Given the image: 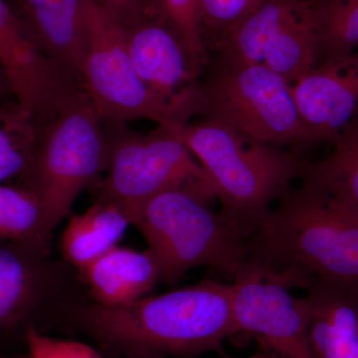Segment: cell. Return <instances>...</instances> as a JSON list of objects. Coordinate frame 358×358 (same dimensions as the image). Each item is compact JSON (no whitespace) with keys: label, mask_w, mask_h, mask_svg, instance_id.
I'll list each match as a JSON object with an SVG mask.
<instances>
[{"label":"cell","mask_w":358,"mask_h":358,"mask_svg":"<svg viewBox=\"0 0 358 358\" xmlns=\"http://www.w3.org/2000/svg\"><path fill=\"white\" fill-rule=\"evenodd\" d=\"M232 301V285L212 280L121 307L89 296L70 308L57 329L86 334L110 358H199L221 352L224 341L236 334Z\"/></svg>","instance_id":"obj_1"},{"label":"cell","mask_w":358,"mask_h":358,"mask_svg":"<svg viewBox=\"0 0 358 358\" xmlns=\"http://www.w3.org/2000/svg\"><path fill=\"white\" fill-rule=\"evenodd\" d=\"M251 259L291 289L312 279L358 280V207L303 181L258 226Z\"/></svg>","instance_id":"obj_2"},{"label":"cell","mask_w":358,"mask_h":358,"mask_svg":"<svg viewBox=\"0 0 358 358\" xmlns=\"http://www.w3.org/2000/svg\"><path fill=\"white\" fill-rule=\"evenodd\" d=\"M34 148L21 180L38 197L50 232L85 188L95 185L109 162L102 120L81 82L62 87L32 115Z\"/></svg>","instance_id":"obj_3"},{"label":"cell","mask_w":358,"mask_h":358,"mask_svg":"<svg viewBox=\"0 0 358 358\" xmlns=\"http://www.w3.org/2000/svg\"><path fill=\"white\" fill-rule=\"evenodd\" d=\"M215 196L196 186L173 188L141 207L138 228L160 271L173 285L192 268L207 267L235 278L251 261V238L222 212L210 206Z\"/></svg>","instance_id":"obj_4"},{"label":"cell","mask_w":358,"mask_h":358,"mask_svg":"<svg viewBox=\"0 0 358 358\" xmlns=\"http://www.w3.org/2000/svg\"><path fill=\"white\" fill-rule=\"evenodd\" d=\"M181 138L203 167L220 211L250 236L301 176L303 162L293 152L215 122H189Z\"/></svg>","instance_id":"obj_5"},{"label":"cell","mask_w":358,"mask_h":358,"mask_svg":"<svg viewBox=\"0 0 358 358\" xmlns=\"http://www.w3.org/2000/svg\"><path fill=\"white\" fill-rule=\"evenodd\" d=\"M202 120L268 145H308L292 85L260 65L209 54L199 81Z\"/></svg>","instance_id":"obj_6"},{"label":"cell","mask_w":358,"mask_h":358,"mask_svg":"<svg viewBox=\"0 0 358 358\" xmlns=\"http://www.w3.org/2000/svg\"><path fill=\"white\" fill-rule=\"evenodd\" d=\"M86 46L82 84L103 124L148 119L182 129L195 113L154 93L134 69L122 26L98 1L86 0Z\"/></svg>","instance_id":"obj_7"},{"label":"cell","mask_w":358,"mask_h":358,"mask_svg":"<svg viewBox=\"0 0 358 358\" xmlns=\"http://www.w3.org/2000/svg\"><path fill=\"white\" fill-rule=\"evenodd\" d=\"M103 126L109 162L105 178L96 183V200L120 205L129 212L133 224L148 200L173 188L196 186L215 196L203 167L181 138L183 129L159 127L140 134L129 131L126 124L103 122Z\"/></svg>","instance_id":"obj_8"},{"label":"cell","mask_w":358,"mask_h":358,"mask_svg":"<svg viewBox=\"0 0 358 358\" xmlns=\"http://www.w3.org/2000/svg\"><path fill=\"white\" fill-rule=\"evenodd\" d=\"M76 268L50 252L0 240V339L30 327H56L73 306L89 298Z\"/></svg>","instance_id":"obj_9"},{"label":"cell","mask_w":358,"mask_h":358,"mask_svg":"<svg viewBox=\"0 0 358 358\" xmlns=\"http://www.w3.org/2000/svg\"><path fill=\"white\" fill-rule=\"evenodd\" d=\"M274 71L293 85L317 65L308 0H265L210 53Z\"/></svg>","instance_id":"obj_10"},{"label":"cell","mask_w":358,"mask_h":358,"mask_svg":"<svg viewBox=\"0 0 358 358\" xmlns=\"http://www.w3.org/2000/svg\"><path fill=\"white\" fill-rule=\"evenodd\" d=\"M232 280L236 334L255 338L259 348L274 358H313L306 296H294L277 275L252 259Z\"/></svg>","instance_id":"obj_11"},{"label":"cell","mask_w":358,"mask_h":358,"mask_svg":"<svg viewBox=\"0 0 358 358\" xmlns=\"http://www.w3.org/2000/svg\"><path fill=\"white\" fill-rule=\"evenodd\" d=\"M124 45L143 83L160 98L199 112L203 70L171 23L152 6L121 24Z\"/></svg>","instance_id":"obj_12"},{"label":"cell","mask_w":358,"mask_h":358,"mask_svg":"<svg viewBox=\"0 0 358 358\" xmlns=\"http://www.w3.org/2000/svg\"><path fill=\"white\" fill-rule=\"evenodd\" d=\"M292 91L308 145L333 143L358 108V54L315 66Z\"/></svg>","instance_id":"obj_13"},{"label":"cell","mask_w":358,"mask_h":358,"mask_svg":"<svg viewBox=\"0 0 358 358\" xmlns=\"http://www.w3.org/2000/svg\"><path fill=\"white\" fill-rule=\"evenodd\" d=\"M7 2L37 50L82 83L87 35L86 0Z\"/></svg>","instance_id":"obj_14"},{"label":"cell","mask_w":358,"mask_h":358,"mask_svg":"<svg viewBox=\"0 0 358 358\" xmlns=\"http://www.w3.org/2000/svg\"><path fill=\"white\" fill-rule=\"evenodd\" d=\"M0 67L16 102L31 117L75 78L37 50L7 0H0Z\"/></svg>","instance_id":"obj_15"},{"label":"cell","mask_w":358,"mask_h":358,"mask_svg":"<svg viewBox=\"0 0 358 358\" xmlns=\"http://www.w3.org/2000/svg\"><path fill=\"white\" fill-rule=\"evenodd\" d=\"M308 308L313 358H358V280L312 279L301 288Z\"/></svg>","instance_id":"obj_16"},{"label":"cell","mask_w":358,"mask_h":358,"mask_svg":"<svg viewBox=\"0 0 358 358\" xmlns=\"http://www.w3.org/2000/svg\"><path fill=\"white\" fill-rule=\"evenodd\" d=\"M80 277L95 303L121 307L145 296L162 282L152 252L115 246L79 271Z\"/></svg>","instance_id":"obj_17"},{"label":"cell","mask_w":358,"mask_h":358,"mask_svg":"<svg viewBox=\"0 0 358 358\" xmlns=\"http://www.w3.org/2000/svg\"><path fill=\"white\" fill-rule=\"evenodd\" d=\"M133 218L114 202L95 200L82 214L70 219L63 231L60 248L63 260L78 272L103 255L124 235Z\"/></svg>","instance_id":"obj_18"},{"label":"cell","mask_w":358,"mask_h":358,"mask_svg":"<svg viewBox=\"0 0 358 358\" xmlns=\"http://www.w3.org/2000/svg\"><path fill=\"white\" fill-rule=\"evenodd\" d=\"M324 159L303 162L301 180L343 195L358 207V108Z\"/></svg>","instance_id":"obj_19"},{"label":"cell","mask_w":358,"mask_h":358,"mask_svg":"<svg viewBox=\"0 0 358 358\" xmlns=\"http://www.w3.org/2000/svg\"><path fill=\"white\" fill-rule=\"evenodd\" d=\"M51 235L34 192L22 185H0V240L50 252Z\"/></svg>","instance_id":"obj_20"},{"label":"cell","mask_w":358,"mask_h":358,"mask_svg":"<svg viewBox=\"0 0 358 358\" xmlns=\"http://www.w3.org/2000/svg\"><path fill=\"white\" fill-rule=\"evenodd\" d=\"M317 38V65L358 46V0H308Z\"/></svg>","instance_id":"obj_21"},{"label":"cell","mask_w":358,"mask_h":358,"mask_svg":"<svg viewBox=\"0 0 358 358\" xmlns=\"http://www.w3.org/2000/svg\"><path fill=\"white\" fill-rule=\"evenodd\" d=\"M31 115L17 102H0V185L24 176L34 148Z\"/></svg>","instance_id":"obj_22"},{"label":"cell","mask_w":358,"mask_h":358,"mask_svg":"<svg viewBox=\"0 0 358 358\" xmlns=\"http://www.w3.org/2000/svg\"><path fill=\"white\" fill-rule=\"evenodd\" d=\"M154 3L178 33L197 64L204 70L209 52L205 44L200 0H154Z\"/></svg>","instance_id":"obj_23"},{"label":"cell","mask_w":358,"mask_h":358,"mask_svg":"<svg viewBox=\"0 0 358 358\" xmlns=\"http://www.w3.org/2000/svg\"><path fill=\"white\" fill-rule=\"evenodd\" d=\"M265 0H200L202 28L209 53Z\"/></svg>","instance_id":"obj_24"},{"label":"cell","mask_w":358,"mask_h":358,"mask_svg":"<svg viewBox=\"0 0 358 358\" xmlns=\"http://www.w3.org/2000/svg\"><path fill=\"white\" fill-rule=\"evenodd\" d=\"M24 341L29 358H103L91 345L73 339L51 338L35 327L26 331Z\"/></svg>","instance_id":"obj_25"},{"label":"cell","mask_w":358,"mask_h":358,"mask_svg":"<svg viewBox=\"0 0 358 358\" xmlns=\"http://www.w3.org/2000/svg\"><path fill=\"white\" fill-rule=\"evenodd\" d=\"M113 16L119 21L120 24L136 17L138 14L147 10L155 4L148 0H98Z\"/></svg>","instance_id":"obj_26"},{"label":"cell","mask_w":358,"mask_h":358,"mask_svg":"<svg viewBox=\"0 0 358 358\" xmlns=\"http://www.w3.org/2000/svg\"><path fill=\"white\" fill-rule=\"evenodd\" d=\"M9 91L8 84H7V81L6 79V76H4L3 71H2L1 67H0V102H1L2 96L6 95V93Z\"/></svg>","instance_id":"obj_27"},{"label":"cell","mask_w":358,"mask_h":358,"mask_svg":"<svg viewBox=\"0 0 358 358\" xmlns=\"http://www.w3.org/2000/svg\"><path fill=\"white\" fill-rule=\"evenodd\" d=\"M245 358H274L272 355H268V352H266L265 350H261L259 348L257 350V352L254 353V355H250L248 357Z\"/></svg>","instance_id":"obj_28"},{"label":"cell","mask_w":358,"mask_h":358,"mask_svg":"<svg viewBox=\"0 0 358 358\" xmlns=\"http://www.w3.org/2000/svg\"><path fill=\"white\" fill-rule=\"evenodd\" d=\"M0 358H29V357H28L27 353H26V355H0Z\"/></svg>","instance_id":"obj_29"},{"label":"cell","mask_w":358,"mask_h":358,"mask_svg":"<svg viewBox=\"0 0 358 358\" xmlns=\"http://www.w3.org/2000/svg\"><path fill=\"white\" fill-rule=\"evenodd\" d=\"M136 358H166V357L162 355H141V357Z\"/></svg>","instance_id":"obj_30"}]
</instances>
